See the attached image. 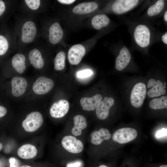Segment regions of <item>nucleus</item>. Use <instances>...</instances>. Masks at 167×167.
Here are the masks:
<instances>
[{"label":"nucleus","instance_id":"dca6fc26","mask_svg":"<svg viewBox=\"0 0 167 167\" xmlns=\"http://www.w3.org/2000/svg\"><path fill=\"white\" fill-rule=\"evenodd\" d=\"M63 36V30L58 22L53 24L50 27L49 30V39L50 43L53 44L58 43Z\"/></svg>","mask_w":167,"mask_h":167},{"label":"nucleus","instance_id":"e433bc0d","mask_svg":"<svg viewBox=\"0 0 167 167\" xmlns=\"http://www.w3.org/2000/svg\"><path fill=\"white\" fill-rule=\"evenodd\" d=\"M164 19L165 21H167V11H166L165 12L164 15Z\"/></svg>","mask_w":167,"mask_h":167},{"label":"nucleus","instance_id":"473e14b6","mask_svg":"<svg viewBox=\"0 0 167 167\" xmlns=\"http://www.w3.org/2000/svg\"><path fill=\"white\" fill-rule=\"evenodd\" d=\"M6 6L4 2L0 0V16L2 15L5 10Z\"/></svg>","mask_w":167,"mask_h":167},{"label":"nucleus","instance_id":"cd10ccee","mask_svg":"<svg viewBox=\"0 0 167 167\" xmlns=\"http://www.w3.org/2000/svg\"><path fill=\"white\" fill-rule=\"evenodd\" d=\"M25 2L28 6L32 10L38 9L40 4L39 0H25Z\"/></svg>","mask_w":167,"mask_h":167},{"label":"nucleus","instance_id":"9d476101","mask_svg":"<svg viewBox=\"0 0 167 167\" xmlns=\"http://www.w3.org/2000/svg\"><path fill=\"white\" fill-rule=\"evenodd\" d=\"M137 0H115L112 6L113 11L119 15L128 11L135 7L139 2Z\"/></svg>","mask_w":167,"mask_h":167},{"label":"nucleus","instance_id":"9b49d317","mask_svg":"<svg viewBox=\"0 0 167 167\" xmlns=\"http://www.w3.org/2000/svg\"><path fill=\"white\" fill-rule=\"evenodd\" d=\"M86 50L84 46L80 44L72 46L68 52V59L69 63L72 65H77L81 61L84 56Z\"/></svg>","mask_w":167,"mask_h":167},{"label":"nucleus","instance_id":"412c9836","mask_svg":"<svg viewBox=\"0 0 167 167\" xmlns=\"http://www.w3.org/2000/svg\"><path fill=\"white\" fill-rule=\"evenodd\" d=\"M73 120L74 126L71 130V132L75 136L80 135L82 133V130L87 126L86 119L84 116L78 115L74 117Z\"/></svg>","mask_w":167,"mask_h":167},{"label":"nucleus","instance_id":"ddd939ff","mask_svg":"<svg viewBox=\"0 0 167 167\" xmlns=\"http://www.w3.org/2000/svg\"><path fill=\"white\" fill-rule=\"evenodd\" d=\"M131 55L128 49L125 46L121 49L115 60V67L118 71H122L129 64Z\"/></svg>","mask_w":167,"mask_h":167},{"label":"nucleus","instance_id":"72a5a7b5","mask_svg":"<svg viewBox=\"0 0 167 167\" xmlns=\"http://www.w3.org/2000/svg\"><path fill=\"white\" fill-rule=\"evenodd\" d=\"M58 2L64 4H69L74 2L75 0H58Z\"/></svg>","mask_w":167,"mask_h":167},{"label":"nucleus","instance_id":"5701e85b","mask_svg":"<svg viewBox=\"0 0 167 167\" xmlns=\"http://www.w3.org/2000/svg\"><path fill=\"white\" fill-rule=\"evenodd\" d=\"M110 22L109 18L106 15L98 14L92 18L91 23L93 27L96 29L100 30L107 26Z\"/></svg>","mask_w":167,"mask_h":167},{"label":"nucleus","instance_id":"b1692460","mask_svg":"<svg viewBox=\"0 0 167 167\" xmlns=\"http://www.w3.org/2000/svg\"><path fill=\"white\" fill-rule=\"evenodd\" d=\"M150 107L153 109H160L167 108V96H162L151 100L149 104Z\"/></svg>","mask_w":167,"mask_h":167},{"label":"nucleus","instance_id":"a211bd4d","mask_svg":"<svg viewBox=\"0 0 167 167\" xmlns=\"http://www.w3.org/2000/svg\"><path fill=\"white\" fill-rule=\"evenodd\" d=\"M111 136V134L108 129L104 128H101L99 131H94L91 133V142L94 144L99 145L104 140L109 139Z\"/></svg>","mask_w":167,"mask_h":167},{"label":"nucleus","instance_id":"58836bf2","mask_svg":"<svg viewBox=\"0 0 167 167\" xmlns=\"http://www.w3.org/2000/svg\"><path fill=\"white\" fill-rule=\"evenodd\" d=\"M20 167H31V166L28 165H24L21 166Z\"/></svg>","mask_w":167,"mask_h":167},{"label":"nucleus","instance_id":"1a4fd4ad","mask_svg":"<svg viewBox=\"0 0 167 167\" xmlns=\"http://www.w3.org/2000/svg\"><path fill=\"white\" fill-rule=\"evenodd\" d=\"M69 108L68 101L65 99H61L52 104L50 109V114L53 118H61L66 114Z\"/></svg>","mask_w":167,"mask_h":167},{"label":"nucleus","instance_id":"2eb2a0df","mask_svg":"<svg viewBox=\"0 0 167 167\" xmlns=\"http://www.w3.org/2000/svg\"><path fill=\"white\" fill-rule=\"evenodd\" d=\"M102 98V95L98 94L91 97H83L80 99V105L84 110L93 111L95 110L97 104Z\"/></svg>","mask_w":167,"mask_h":167},{"label":"nucleus","instance_id":"bb28decb","mask_svg":"<svg viewBox=\"0 0 167 167\" xmlns=\"http://www.w3.org/2000/svg\"><path fill=\"white\" fill-rule=\"evenodd\" d=\"M9 43L6 38L0 35V56L5 54L8 49Z\"/></svg>","mask_w":167,"mask_h":167},{"label":"nucleus","instance_id":"4c0bfd02","mask_svg":"<svg viewBox=\"0 0 167 167\" xmlns=\"http://www.w3.org/2000/svg\"><path fill=\"white\" fill-rule=\"evenodd\" d=\"M3 145L2 143L0 142V152L1 151L3 148Z\"/></svg>","mask_w":167,"mask_h":167},{"label":"nucleus","instance_id":"a878e982","mask_svg":"<svg viewBox=\"0 0 167 167\" xmlns=\"http://www.w3.org/2000/svg\"><path fill=\"white\" fill-rule=\"evenodd\" d=\"M66 54L63 51L58 53L54 60V68L57 71L63 70L65 66Z\"/></svg>","mask_w":167,"mask_h":167},{"label":"nucleus","instance_id":"7c9ffc66","mask_svg":"<svg viewBox=\"0 0 167 167\" xmlns=\"http://www.w3.org/2000/svg\"><path fill=\"white\" fill-rule=\"evenodd\" d=\"M7 110L4 106L0 105V119L4 117L6 114Z\"/></svg>","mask_w":167,"mask_h":167},{"label":"nucleus","instance_id":"f03ea898","mask_svg":"<svg viewBox=\"0 0 167 167\" xmlns=\"http://www.w3.org/2000/svg\"><path fill=\"white\" fill-rule=\"evenodd\" d=\"M134 37L135 41L139 46L142 48H146L150 42V31L146 25L139 24L135 29Z\"/></svg>","mask_w":167,"mask_h":167},{"label":"nucleus","instance_id":"4468645a","mask_svg":"<svg viewBox=\"0 0 167 167\" xmlns=\"http://www.w3.org/2000/svg\"><path fill=\"white\" fill-rule=\"evenodd\" d=\"M11 93L15 97H19L25 92L28 86L26 80L24 78L15 77L11 82Z\"/></svg>","mask_w":167,"mask_h":167},{"label":"nucleus","instance_id":"c85d7f7f","mask_svg":"<svg viewBox=\"0 0 167 167\" xmlns=\"http://www.w3.org/2000/svg\"><path fill=\"white\" fill-rule=\"evenodd\" d=\"M93 72L90 69H86L78 71L77 74V77L79 78H84L91 76Z\"/></svg>","mask_w":167,"mask_h":167},{"label":"nucleus","instance_id":"aec40b11","mask_svg":"<svg viewBox=\"0 0 167 167\" xmlns=\"http://www.w3.org/2000/svg\"><path fill=\"white\" fill-rule=\"evenodd\" d=\"M28 58L32 66L35 68L40 69L44 65V61L40 51L35 48L31 50L29 53Z\"/></svg>","mask_w":167,"mask_h":167},{"label":"nucleus","instance_id":"0eeeda50","mask_svg":"<svg viewBox=\"0 0 167 167\" xmlns=\"http://www.w3.org/2000/svg\"><path fill=\"white\" fill-rule=\"evenodd\" d=\"M62 144L66 150L73 153H79L82 152L84 148L82 142L71 135L64 137L62 140Z\"/></svg>","mask_w":167,"mask_h":167},{"label":"nucleus","instance_id":"7ed1b4c3","mask_svg":"<svg viewBox=\"0 0 167 167\" xmlns=\"http://www.w3.org/2000/svg\"><path fill=\"white\" fill-rule=\"evenodd\" d=\"M43 119L41 114L37 111L30 113L23 121L22 126L25 131L28 132H34L42 124Z\"/></svg>","mask_w":167,"mask_h":167},{"label":"nucleus","instance_id":"a19ab883","mask_svg":"<svg viewBox=\"0 0 167 167\" xmlns=\"http://www.w3.org/2000/svg\"><path fill=\"white\" fill-rule=\"evenodd\" d=\"M159 167H167L166 165H162L160 166Z\"/></svg>","mask_w":167,"mask_h":167},{"label":"nucleus","instance_id":"4be33fe9","mask_svg":"<svg viewBox=\"0 0 167 167\" xmlns=\"http://www.w3.org/2000/svg\"><path fill=\"white\" fill-rule=\"evenodd\" d=\"M26 58L25 56L21 54H17L12 57L11 61L13 68L18 73L22 74L26 69Z\"/></svg>","mask_w":167,"mask_h":167},{"label":"nucleus","instance_id":"423d86ee","mask_svg":"<svg viewBox=\"0 0 167 167\" xmlns=\"http://www.w3.org/2000/svg\"><path fill=\"white\" fill-rule=\"evenodd\" d=\"M54 85V82L52 79L44 76H41L33 83L32 90L37 94H44L50 91Z\"/></svg>","mask_w":167,"mask_h":167},{"label":"nucleus","instance_id":"393cba45","mask_svg":"<svg viewBox=\"0 0 167 167\" xmlns=\"http://www.w3.org/2000/svg\"><path fill=\"white\" fill-rule=\"evenodd\" d=\"M165 1L163 0H159L149 7L147 10V14L149 17H153L157 15L164 9Z\"/></svg>","mask_w":167,"mask_h":167},{"label":"nucleus","instance_id":"6ab92c4d","mask_svg":"<svg viewBox=\"0 0 167 167\" xmlns=\"http://www.w3.org/2000/svg\"><path fill=\"white\" fill-rule=\"evenodd\" d=\"M37 153V150L36 147L29 144L22 146L17 151L18 156L21 158L25 159L33 158L36 156Z\"/></svg>","mask_w":167,"mask_h":167},{"label":"nucleus","instance_id":"20e7f679","mask_svg":"<svg viewBox=\"0 0 167 167\" xmlns=\"http://www.w3.org/2000/svg\"><path fill=\"white\" fill-rule=\"evenodd\" d=\"M137 136V132L135 129L125 127L116 131L113 135V140L120 144H124L135 139Z\"/></svg>","mask_w":167,"mask_h":167},{"label":"nucleus","instance_id":"f8f14e48","mask_svg":"<svg viewBox=\"0 0 167 167\" xmlns=\"http://www.w3.org/2000/svg\"><path fill=\"white\" fill-rule=\"evenodd\" d=\"M36 27L34 22L31 21L26 22L22 28V41L25 43L32 42L36 36Z\"/></svg>","mask_w":167,"mask_h":167},{"label":"nucleus","instance_id":"f3484780","mask_svg":"<svg viewBox=\"0 0 167 167\" xmlns=\"http://www.w3.org/2000/svg\"><path fill=\"white\" fill-rule=\"evenodd\" d=\"M98 7V4L95 2H83L75 6L72 11L74 13L77 14H85L93 12Z\"/></svg>","mask_w":167,"mask_h":167},{"label":"nucleus","instance_id":"f257e3e1","mask_svg":"<svg viewBox=\"0 0 167 167\" xmlns=\"http://www.w3.org/2000/svg\"><path fill=\"white\" fill-rule=\"evenodd\" d=\"M147 94V88L145 84L139 82L135 84L131 93L130 101L134 107L139 108L143 105Z\"/></svg>","mask_w":167,"mask_h":167},{"label":"nucleus","instance_id":"c9c22d12","mask_svg":"<svg viewBox=\"0 0 167 167\" xmlns=\"http://www.w3.org/2000/svg\"><path fill=\"white\" fill-rule=\"evenodd\" d=\"M162 42L165 44H167V32H166L161 37Z\"/></svg>","mask_w":167,"mask_h":167},{"label":"nucleus","instance_id":"6e6552de","mask_svg":"<svg viewBox=\"0 0 167 167\" xmlns=\"http://www.w3.org/2000/svg\"><path fill=\"white\" fill-rule=\"evenodd\" d=\"M114 99L111 97H105L100 101L96 107V116L100 119L104 120L108 117L110 108L114 103Z\"/></svg>","mask_w":167,"mask_h":167},{"label":"nucleus","instance_id":"39448f33","mask_svg":"<svg viewBox=\"0 0 167 167\" xmlns=\"http://www.w3.org/2000/svg\"><path fill=\"white\" fill-rule=\"evenodd\" d=\"M147 87L149 89L147 92L150 98H155L163 96L166 93V86L161 80L150 79L148 82Z\"/></svg>","mask_w":167,"mask_h":167},{"label":"nucleus","instance_id":"2f4dec72","mask_svg":"<svg viewBox=\"0 0 167 167\" xmlns=\"http://www.w3.org/2000/svg\"><path fill=\"white\" fill-rule=\"evenodd\" d=\"M81 162L80 161H77L68 164L67 167H79L81 165Z\"/></svg>","mask_w":167,"mask_h":167},{"label":"nucleus","instance_id":"ea45409f","mask_svg":"<svg viewBox=\"0 0 167 167\" xmlns=\"http://www.w3.org/2000/svg\"><path fill=\"white\" fill-rule=\"evenodd\" d=\"M98 167H108L105 165H101L99 166Z\"/></svg>","mask_w":167,"mask_h":167},{"label":"nucleus","instance_id":"c756f323","mask_svg":"<svg viewBox=\"0 0 167 167\" xmlns=\"http://www.w3.org/2000/svg\"><path fill=\"white\" fill-rule=\"evenodd\" d=\"M166 135L167 129L163 128L156 132V136L157 138H160Z\"/></svg>","mask_w":167,"mask_h":167},{"label":"nucleus","instance_id":"f704fd0d","mask_svg":"<svg viewBox=\"0 0 167 167\" xmlns=\"http://www.w3.org/2000/svg\"><path fill=\"white\" fill-rule=\"evenodd\" d=\"M10 167H16L15 165V159L14 157L11 158L9 160Z\"/></svg>","mask_w":167,"mask_h":167}]
</instances>
